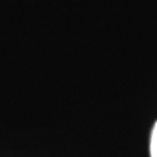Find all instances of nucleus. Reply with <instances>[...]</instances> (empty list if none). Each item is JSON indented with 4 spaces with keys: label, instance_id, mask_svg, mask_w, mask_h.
Here are the masks:
<instances>
[{
    "label": "nucleus",
    "instance_id": "nucleus-1",
    "mask_svg": "<svg viewBox=\"0 0 157 157\" xmlns=\"http://www.w3.org/2000/svg\"><path fill=\"white\" fill-rule=\"evenodd\" d=\"M150 156L157 157V121L154 124L150 136Z\"/></svg>",
    "mask_w": 157,
    "mask_h": 157
}]
</instances>
